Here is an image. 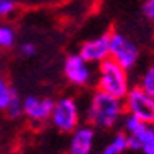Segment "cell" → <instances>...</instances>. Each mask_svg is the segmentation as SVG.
I'll return each mask as SVG.
<instances>
[{"instance_id": "cell-1", "label": "cell", "mask_w": 154, "mask_h": 154, "mask_svg": "<svg viewBox=\"0 0 154 154\" xmlns=\"http://www.w3.org/2000/svg\"><path fill=\"white\" fill-rule=\"evenodd\" d=\"M124 113H125L124 98H117L102 90H97L91 95L86 109V120L95 129L109 131L122 120Z\"/></svg>"}, {"instance_id": "cell-2", "label": "cell", "mask_w": 154, "mask_h": 154, "mask_svg": "<svg viewBox=\"0 0 154 154\" xmlns=\"http://www.w3.org/2000/svg\"><path fill=\"white\" fill-rule=\"evenodd\" d=\"M97 88L117 98H124L131 90L129 71L115 63L112 58L103 59L102 63H98L97 69Z\"/></svg>"}, {"instance_id": "cell-3", "label": "cell", "mask_w": 154, "mask_h": 154, "mask_svg": "<svg viewBox=\"0 0 154 154\" xmlns=\"http://www.w3.org/2000/svg\"><path fill=\"white\" fill-rule=\"evenodd\" d=\"M49 120L61 134H71L80 125V109L76 100L71 97H63L56 100Z\"/></svg>"}, {"instance_id": "cell-4", "label": "cell", "mask_w": 154, "mask_h": 154, "mask_svg": "<svg viewBox=\"0 0 154 154\" xmlns=\"http://www.w3.org/2000/svg\"><path fill=\"white\" fill-rule=\"evenodd\" d=\"M109 58H112L115 63H119L122 68L131 71L136 68L137 61L140 58V51L137 44L132 39L122 34V32H110V53Z\"/></svg>"}, {"instance_id": "cell-5", "label": "cell", "mask_w": 154, "mask_h": 154, "mask_svg": "<svg viewBox=\"0 0 154 154\" xmlns=\"http://www.w3.org/2000/svg\"><path fill=\"white\" fill-rule=\"evenodd\" d=\"M125 112L146 124H154V97L146 93L140 86H134L124 97Z\"/></svg>"}, {"instance_id": "cell-6", "label": "cell", "mask_w": 154, "mask_h": 154, "mask_svg": "<svg viewBox=\"0 0 154 154\" xmlns=\"http://www.w3.org/2000/svg\"><path fill=\"white\" fill-rule=\"evenodd\" d=\"M63 71L64 76L69 83H73L75 86H88L93 82V69H91V64L88 61L82 58L78 53H73L68 54L64 59L63 64Z\"/></svg>"}, {"instance_id": "cell-7", "label": "cell", "mask_w": 154, "mask_h": 154, "mask_svg": "<svg viewBox=\"0 0 154 154\" xmlns=\"http://www.w3.org/2000/svg\"><path fill=\"white\" fill-rule=\"evenodd\" d=\"M109 53H110V34H102L95 39H88L78 49V54L90 64L102 63L103 59L109 58Z\"/></svg>"}, {"instance_id": "cell-8", "label": "cell", "mask_w": 154, "mask_h": 154, "mask_svg": "<svg viewBox=\"0 0 154 154\" xmlns=\"http://www.w3.org/2000/svg\"><path fill=\"white\" fill-rule=\"evenodd\" d=\"M54 100L44 98V97H26L22 100V110L24 115L34 124H41L49 120L53 112Z\"/></svg>"}, {"instance_id": "cell-9", "label": "cell", "mask_w": 154, "mask_h": 154, "mask_svg": "<svg viewBox=\"0 0 154 154\" xmlns=\"http://www.w3.org/2000/svg\"><path fill=\"white\" fill-rule=\"evenodd\" d=\"M95 127L78 125L69 136L68 151L71 154H90L95 146Z\"/></svg>"}, {"instance_id": "cell-10", "label": "cell", "mask_w": 154, "mask_h": 154, "mask_svg": "<svg viewBox=\"0 0 154 154\" xmlns=\"http://www.w3.org/2000/svg\"><path fill=\"white\" fill-rule=\"evenodd\" d=\"M129 151L154 154V124H144L134 134H129Z\"/></svg>"}, {"instance_id": "cell-11", "label": "cell", "mask_w": 154, "mask_h": 154, "mask_svg": "<svg viewBox=\"0 0 154 154\" xmlns=\"http://www.w3.org/2000/svg\"><path fill=\"white\" fill-rule=\"evenodd\" d=\"M125 151H129V136L124 131H120L115 132L112 139L103 146L102 154H124Z\"/></svg>"}, {"instance_id": "cell-12", "label": "cell", "mask_w": 154, "mask_h": 154, "mask_svg": "<svg viewBox=\"0 0 154 154\" xmlns=\"http://www.w3.org/2000/svg\"><path fill=\"white\" fill-rule=\"evenodd\" d=\"M17 42V32L10 24H0V51L12 49Z\"/></svg>"}, {"instance_id": "cell-13", "label": "cell", "mask_w": 154, "mask_h": 154, "mask_svg": "<svg viewBox=\"0 0 154 154\" xmlns=\"http://www.w3.org/2000/svg\"><path fill=\"white\" fill-rule=\"evenodd\" d=\"M14 93H15V90L9 85V82L0 73V110H5V107L9 105V102L14 97Z\"/></svg>"}, {"instance_id": "cell-14", "label": "cell", "mask_w": 154, "mask_h": 154, "mask_svg": "<svg viewBox=\"0 0 154 154\" xmlns=\"http://www.w3.org/2000/svg\"><path fill=\"white\" fill-rule=\"evenodd\" d=\"M4 112L7 113V117H9V119H19L20 115H24V110H22V98L17 95V91H15L14 97L10 98L9 105L5 107Z\"/></svg>"}, {"instance_id": "cell-15", "label": "cell", "mask_w": 154, "mask_h": 154, "mask_svg": "<svg viewBox=\"0 0 154 154\" xmlns=\"http://www.w3.org/2000/svg\"><path fill=\"white\" fill-rule=\"evenodd\" d=\"M139 86L146 93H149L151 97H154V66H149V68L142 73Z\"/></svg>"}, {"instance_id": "cell-16", "label": "cell", "mask_w": 154, "mask_h": 154, "mask_svg": "<svg viewBox=\"0 0 154 154\" xmlns=\"http://www.w3.org/2000/svg\"><path fill=\"white\" fill-rule=\"evenodd\" d=\"M15 9H17L15 0H0V20L12 15L15 12Z\"/></svg>"}, {"instance_id": "cell-17", "label": "cell", "mask_w": 154, "mask_h": 154, "mask_svg": "<svg viewBox=\"0 0 154 154\" xmlns=\"http://www.w3.org/2000/svg\"><path fill=\"white\" fill-rule=\"evenodd\" d=\"M142 14L149 22L154 24V0H146L142 5Z\"/></svg>"}, {"instance_id": "cell-18", "label": "cell", "mask_w": 154, "mask_h": 154, "mask_svg": "<svg viewBox=\"0 0 154 154\" xmlns=\"http://www.w3.org/2000/svg\"><path fill=\"white\" fill-rule=\"evenodd\" d=\"M19 53L26 58H31V56L36 54V44L34 42H22L19 46Z\"/></svg>"}]
</instances>
